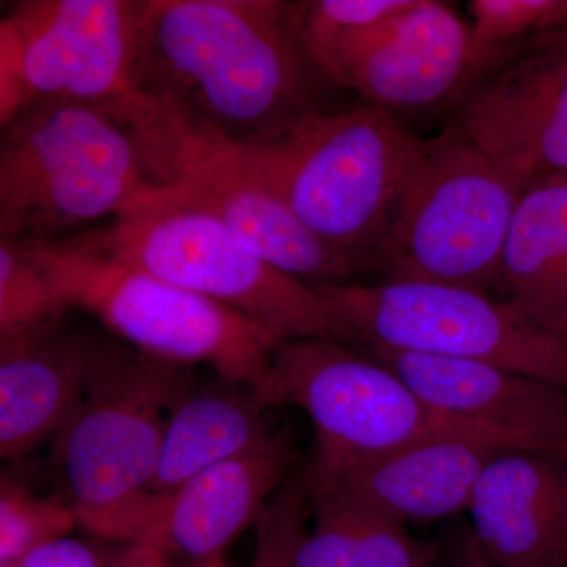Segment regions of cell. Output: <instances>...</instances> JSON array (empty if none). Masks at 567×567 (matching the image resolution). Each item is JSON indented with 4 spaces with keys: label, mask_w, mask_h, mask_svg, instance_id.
<instances>
[{
    "label": "cell",
    "mask_w": 567,
    "mask_h": 567,
    "mask_svg": "<svg viewBox=\"0 0 567 567\" xmlns=\"http://www.w3.org/2000/svg\"><path fill=\"white\" fill-rule=\"evenodd\" d=\"M529 185L451 130L424 142L377 251L390 281L487 293Z\"/></svg>",
    "instance_id": "obj_8"
},
{
    "label": "cell",
    "mask_w": 567,
    "mask_h": 567,
    "mask_svg": "<svg viewBox=\"0 0 567 567\" xmlns=\"http://www.w3.org/2000/svg\"><path fill=\"white\" fill-rule=\"evenodd\" d=\"M148 188L114 104H50L2 126L0 240L52 244L114 219Z\"/></svg>",
    "instance_id": "obj_5"
},
{
    "label": "cell",
    "mask_w": 567,
    "mask_h": 567,
    "mask_svg": "<svg viewBox=\"0 0 567 567\" xmlns=\"http://www.w3.org/2000/svg\"><path fill=\"white\" fill-rule=\"evenodd\" d=\"M488 567L567 566V458L507 451L481 473L468 507Z\"/></svg>",
    "instance_id": "obj_17"
},
{
    "label": "cell",
    "mask_w": 567,
    "mask_h": 567,
    "mask_svg": "<svg viewBox=\"0 0 567 567\" xmlns=\"http://www.w3.org/2000/svg\"><path fill=\"white\" fill-rule=\"evenodd\" d=\"M133 548L104 547L66 536L37 548L18 567H128Z\"/></svg>",
    "instance_id": "obj_27"
},
{
    "label": "cell",
    "mask_w": 567,
    "mask_h": 567,
    "mask_svg": "<svg viewBox=\"0 0 567 567\" xmlns=\"http://www.w3.org/2000/svg\"><path fill=\"white\" fill-rule=\"evenodd\" d=\"M264 406L303 409L316 427L311 473L383 456L442 432L466 431L435 416L401 377L333 339L279 342L260 393ZM475 434V432H473Z\"/></svg>",
    "instance_id": "obj_11"
},
{
    "label": "cell",
    "mask_w": 567,
    "mask_h": 567,
    "mask_svg": "<svg viewBox=\"0 0 567 567\" xmlns=\"http://www.w3.org/2000/svg\"><path fill=\"white\" fill-rule=\"evenodd\" d=\"M63 317L0 344V456L18 461L58 436L114 339L66 328Z\"/></svg>",
    "instance_id": "obj_16"
},
{
    "label": "cell",
    "mask_w": 567,
    "mask_h": 567,
    "mask_svg": "<svg viewBox=\"0 0 567 567\" xmlns=\"http://www.w3.org/2000/svg\"><path fill=\"white\" fill-rule=\"evenodd\" d=\"M69 306L24 245L0 240V344L63 317Z\"/></svg>",
    "instance_id": "obj_24"
},
{
    "label": "cell",
    "mask_w": 567,
    "mask_h": 567,
    "mask_svg": "<svg viewBox=\"0 0 567 567\" xmlns=\"http://www.w3.org/2000/svg\"><path fill=\"white\" fill-rule=\"evenodd\" d=\"M450 130L528 183L567 177V41L472 85Z\"/></svg>",
    "instance_id": "obj_14"
},
{
    "label": "cell",
    "mask_w": 567,
    "mask_h": 567,
    "mask_svg": "<svg viewBox=\"0 0 567 567\" xmlns=\"http://www.w3.org/2000/svg\"><path fill=\"white\" fill-rule=\"evenodd\" d=\"M80 525L69 499L40 495L3 473L0 481V567H18L37 548Z\"/></svg>",
    "instance_id": "obj_23"
},
{
    "label": "cell",
    "mask_w": 567,
    "mask_h": 567,
    "mask_svg": "<svg viewBox=\"0 0 567 567\" xmlns=\"http://www.w3.org/2000/svg\"><path fill=\"white\" fill-rule=\"evenodd\" d=\"M256 391L219 379L196 388L177 405L164 432L152 494L166 495L224 461L259 446L274 432Z\"/></svg>",
    "instance_id": "obj_20"
},
{
    "label": "cell",
    "mask_w": 567,
    "mask_h": 567,
    "mask_svg": "<svg viewBox=\"0 0 567 567\" xmlns=\"http://www.w3.org/2000/svg\"><path fill=\"white\" fill-rule=\"evenodd\" d=\"M336 341L395 352L481 361L567 390V338L509 300L443 284H312Z\"/></svg>",
    "instance_id": "obj_9"
},
{
    "label": "cell",
    "mask_w": 567,
    "mask_h": 567,
    "mask_svg": "<svg viewBox=\"0 0 567 567\" xmlns=\"http://www.w3.org/2000/svg\"><path fill=\"white\" fill-rule=\"evenodd\" d=\"M24 245L69 308L95 316L123 344L183 365L207 364L260 393L278 339L229 306L123 262L81 233Z\"/></svg>",
    "instance_id": "obj_4"
},
{
    "label": "cell",
    "mask_w": 567,
    "mask_h": 567,
    "mask_svg": "<svg viewBox=\"0 0 567 567\" xmlns=\"http://www.w3.org/2000/svg\"><path fill=\"white\" fill-rule=\"evenodd\" d=\"M499 281L529 319L567 338V177L535 181L518 200Z\"/></svg>",
    "instance_id": "obj_19"
},
{
    "label": "cell",
    "mask_w": 567,
    "mask_h": 567,
    "mask_svg": "<svg viewBox=\"0 0 567 567\" xmlns=\"http://www.w3.org/2000/svg\"><path fill=\"white\" fill-rule=\"evenodd\" d=\"M309 66L295 3L145 0L137 92L181 103L230 140H271L316 111Z\"/></svg>",
    "instance_id": "obj_1"
},
{
    "label": "cell",
    "mask_w": 567,
    "mask_h": 567,
    "mask_svg": "<svg viewBox=\"0 0 567 567\" xmlns=\"http://www.w3.org/2000/svg\"><path fill=\"white\" fill-rule=\"evenodd\" d=\"M505 453L484 436L450 431L331 472H305L311 502L354 507L401 524L432 522L466 511L481 473Z\"/></svg>",
    "instance_id": "obj_13"
},
{
    "label": "cell",
    "mask_w": 567,
    "mask_h": 567,
    "mask_svg": "<svg viewBox=\"0 0 567 567\" xmlns=\"http://www.w3.org/2000/svg\"><path fill=\"white\" fill-rule=\"evenodd\" d=\"M171 558L158 548L134 546L128 567H169Z\"/></svg>",
    "instance_id": "obj_28"
},
{
    "label": "cell",
    "mask_w": 567,
    "mask_h": 567,
    "mask_svg": "<svg viewBox=\"0 0 567 567\" xmlns=\"http://www.w3.org/2000/svg\"><path fill=\"white\" fill-rule=\"evenodd\" d=\"M315 528L295 554V567H436L439 540L416 539L405 524L354 507L311 502Z\"/></svg>",
    "instance_id": "obj_21"
},
{
    "label": "cell",
    "mask_w": 567,
    "mask_h": 567,
    "mask_svg": "<svg viewBox=\"0 0 567 567\" xmlns=\"http://www.w3.org/2000/svg\"><path fill=\"white\" fill-rule=\"evenodd\" d=\"M192 365L112 341L54 458L80 525L100 539L151 546L159 495L151 486L169 417L192 391Z\"/></svg>",
    "instance_id": "obj_2"
},
{
    "label": "cell",
    "mask_w": 567,
    "mask_h": 567,
    "mask_svg": "<svg viewBox=\"0 0 567 567\" xmlns=\"http://www.w3.org/2000/svg\"><path fill=\"white\" fill-rule=\"evenodd\" d=\"M145 0H24L0 21V125L140 87Z\"/></svg>",
    "instance_id": "obj_10"
},
{
    "label": "cell",
    "mask_w": 567,
    "mask_h": 567,
    "mask_svg": "<svg viewBox=\"0 0 567 567\" xmlns=\"http://www.w3.org/2000/svg\"><path fill=\"white\" fill-rule=\"evenodd\" d=\"M470 81L499 48L567 20V0H473L470 2Z\"/></svg>",
    "instance_id": "obj_25"
},
{
    "label": "cell",
    "mask_w": 567,
    "mask_h": 567,
    "mask_svg": "<svg viewBox=\"0 0 567 567\" xmlns=\"http://www.w3.org/2000/svg\"><path fill=\"white\" fill-rule=\"evenodd\" d=\"M323 74L390 111L429 106L468 84L470 29L446 3L410 0Z\"/></svg>",
    "instance_id": "obj_15"
},
{
    "label": "cell",
    "mask_w": 567,
    "mask_h": 567,
    "mask_svg": "<svg viewBox=\"0 0 567 567\" xmlns=\"http://www.w3.org/2000/svg\"><path fill=\"white\" fill-rule=\"evenodd\" d=\"M312 513L305 470L293 473L264 507L256 525L251 567H295V554Z\"/></svg>",
    "instance_id": "obj_26"
},
{
    "label": "cell",
    "mask_w": 567,
    "mask_h": 567,
    "mask_svg": "<svg viewBox=\"0 0 567 567\" xmlns=\"http://www.w3.org/2000/svg\"><path fill=\"white\" fill-rule=\"evenodd\" d=\"M96 244L123 262L235 309L278 342L333 339L323 298L284 274L210 213L148 186L102 229Z\"/></svg>",
    "instance_id": "obj_7"
},
{
    "label": "cell",
    "mask_w": 567,
    "mask_h": 567,
    "mask_svg": "<svg viewBox=\"0 0 567 567\" xmlns=\"http://www.w3.org/2000/svg\"><path fill=\"white\" fill-rule=\"evenodd\" d=\"M385 364L435 416L507 451L567 458V390L481 361L365 350Z\"/></svg>",
    "instance_id": "obj_12"
},
{
    "label": "cell",
    "mask_w": 567,
    "mask_h": 567,
    "mask_svg": "<svg viewBox=\"0 0 567 567\" xmlns=\"http://www.w3.org/2000/svg\"><path fill=\"white\" fill-rule=\"evenodd\" d=\"M169 567H230L229 563L224 559V555L221 557H212L205 559H178V561H173L171 558Z\"/></svg>",
    "instance_id": "obj_29"
},
{
    "label": "cell",
    "mask_w": 567,
    "mask_h": 567,
    "mask_svg": "<svg viewBox=\"0 0 567 567\" xmlns=\"http://www.w3.org/2000/svg\"><path fill=\"white\" fill-rule=\"evenodd\" d=\"M112 104L133 133L151 188L210 213L301 281L342 284L358 270L306 229L241 142L164 96L134 92Z\"/></svg>",
    "instance_id": "obj_6"
},
{
    "label": "cell",
    "mask_w": 567,
    "mask_h": 567,
    "mask_svg": "<svg viewBox=\"0 0 567 567\" xmlns=\"http://www.w3.org/2000/svg\"><path fill=\"white\" fill-rule=\"evenodd\" d=\"M409 3L410 0H316L295 3V18L309 58L324 73Z\"/></svg>",
    "instance_id": "obj_22"
},
{
    "label": "cell",
    "mask_w": 567,
    "mask_h": 567,
    "mask_svg": "<svg viewBox=\"0 0 567 567\" xmlns=\"http://www.w3.org/2000/svg\"><path fill=\"white\" fill-rule=\"evenodd\" d=\"M297 451L286 431L240 456L204 470L162 495L151 547L169 557L205 559L224 550L257 518L293 470Z\"/></svg>",
    "instance_id": "obj_18"
},
{
    "label": "cell",
    "mask_w": 567,
    "mask_h": 567,
    "mask_svg": "<svg viewBox=\"0 0 567 567\" xmlns=\"http://www.w3.org/2000/svg\"><path fill=\"white\" fill-rule=\"evenodd\" d=\"M244 145L306 229L361 268L377 256L424 142L365 102L309 112L271 140Z\"/></svg>",
    "instance_id": "obj_3"
}]
</instances>
